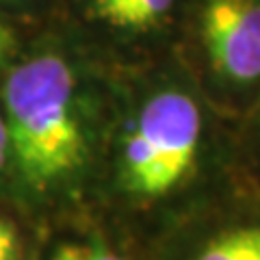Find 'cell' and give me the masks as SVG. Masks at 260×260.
<instances>
[{
    "instance_id": "1",
    "label": "cell",
    "mask_w": 260,
    "mask_h": 260,
    "mask_svg": "<svg viewBox=\"0 0 260 260\" xmlns=\"http://www.w3.org/2000/svg\"><path fill=\"white\" fill-rule=\"evenodd\" d=\"M9 156L32 189L70 180L85 162L87 143L76 113V80L56 54L20 63L5 83Z\"/></svg>"
},
{
    "instance_id": "2",
    "label": "cell",
    "mask_w": 260,
    "mask_h": 260,
    "mask_svg": "<svg viewBox=\"0 0 260 260\" xmlns=\"http://www.w3.org/2000/svg\"><path fill=\"white\" fill-rule=\"evenodd\" d=\"M202 115L182 91H160L143 104L121 152V182L137 198H162L195 167Z\"/></svg>"
},
{
    "instance_id": "3",
    "label": "cell",
    "mask_w": 260,
    "mask_h": 260,
    "mask_svg": "<svg viewBox=\"0 0 260 260\" xmlns=\"http://www.w3.org/2000/svg\"><path fill=\"white\" fill-rule=\"evenodd\" d=\"M202 39L215 70L237 83L260 78V0H208Z\"/></svg>"
},
{
    "instance_id": "4",
    "label": "cell",
    "mask_w": 260,
    "mask_h": 260,
    "mask_svg": "<svg viewBox=\"0 0 260 260\" xmlns=\"http://www.w3.org/2000/svg\"><path fill=\"white\" fill-rule=\"evenodd\" d=\"M193 260H260V219L219 228Z\"/></svg>"
},
{
    "instance_id": "5",
    "label": "cell",
    "mask_w": 260,
    "mask_h": 260,
    "mask_svg": "<svg viewBox=\"0 0 260 260\" xmlns=\"http://www.w3.org/2000/svg\"><path fill=\"white\" fill-rule=\"evenodd\" d=\"M174 0H93V15L119 30H148L165 18Z\"/></svg>"
},
{
    "instance_id": "6",
    "label": "cell",
    "mask_w": 260,
    "mask_h": 260,
    "mask_svg": "<svg viewBox=\"0 0 260 260\" xmlns=\"http://www.w3.org/2000/svg\"><path fill=\"white\" fill-rule=\"evenodd\" d=\"M48 260H126L100 243H65L56 247Z\"/></svg>"
},
{
    "instance_id": "7",
    "label": "cell",
    "mask_w": 260,
    "mask_h": 260,
    "mask_svg": "<svg viewBox=\"0 0 260 260\" xmlns=\"http://www.w3.org/2000/svg\"><path fill=\"white\" fill-rule=\"evenodd\" d=\"M20 258V237L11 221L0 217V260Z\"/></svg>"
},
{
    "instance_id": "8",
    "label": "cell",
    "mask_w": 260,
    "mask_h": 260,
    "mask_svg": "<svg viewBox=\"0 0 260 260\" xmlns=\"http://www.w3.org/2000/svg\"><path fill=\"white\" fill-rule=\"evenodd\" d=\"M13 46H15L13 30L7 26V24L0 22V63H5L7 56L13 52Z\"/></svg>"
},
{
    "instance_id": "9",
    "label": "cell",
    "mask_w": 260,
    "mask_h": 260,
    "mask_svg": "<svg viewBox=\"0 0 260 260\" xmlns=\"http://www.w3.org/2000/svg\"><path fill=\"white\" fill-rule=\"evenodd\" d=\"M7 158H9V139H7L5 117L0 115V172H3V167H5Z\"/></svg>"
}]
</instances>
